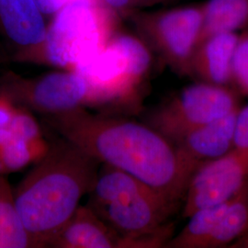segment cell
Masks as SVG:
<instances>
[{
	"instance_id": "cell-19",
	"label": "cell",
	"mask_w": 248,
	"mask_h": 248,
	"mask_svg": "<svg viewBox=\"0 0 248 248\" xmlns=\"http://www.w3.org/2000/svg\"><path fill=\"white\" fill-rule=\"evenodd\" d=\"M107 9L115 12L117 15L129 17L133 12L146 8L143 0H98Z\"/></svg>"
},
{
	"instance_id": "cell-9",
	"label": "cell",
	"mask_w": 248,
	"mask_h": 248,
	"mask_svg": "<svg viewBox=\"0 0 248 248\" xmlns=\"http://www.w3.org/2000/svg\"><path fill=\"white\" fill-rule=\"evenodd\" d=\"M240 108L187 133L174 144L182 173L188 183L200 167L222 157L234 148Z\"/></svg>"
},
{
	"instance_id": "cell-3",
	"label": "cell",
	"mask_w": 248,
	"mask_h": 248,
	"mask_svg": "<svg viewBox=\"0 0 248 248\" xmlns=\"http://www.w3.org/2000/svg\"><path fill=\"white\" fill-rule=\"evenodd\" d=\"M152 65L149 46L139 36L118 31L106 46L74 71L88 84L86 102L141 111Z\"/></svg>"
},
{
	"instance_id": "cell-1",
	"label": "cell",
	"mask_w": 248,
	"mask_h": 248,
	"mask_svg": "<svg viewBox=\"0 0 248 248\" xmlns=\"http://www.w3.org/2000/svg\"><path fill=\"white\" fill-rule=\"evenodd\" d=\"M66 130L93 158L142 180L177 207L184 201L188 182L175 146L145 123L74 111L66 118Z\"/></svg>"
},
{
	"instance_id": "cell-2",
	"label": "cell",
	"mask_w": 248,
	"mask_h": 248,
	"mask_svg": "<svg viewBox=\"0 0 248 248\" xmlns=\"http://www.w3.org/2000/svg\"><path fill=\"white\" fill-rule=\"evenodd\" d=\"M108 167L93 186L107 222L131 240L132 248H166L174 232L169 217L177 206L142 180Z\"/></svg>"
},
{
	"instance_id": "cell-13",
	"label": "cell",
	"mask_w": 248,
	"mask_h": 248,
	"mask_svg": "<svg viewBox=\"0 0 248 248\" xmlns=\"http://www.w3.org/2000/svg\"><path fill=\"white\" fill-rule=\"evenodd\" d=\"M88 84L77 72L56 73L45 77L34 89L40 106L53 110H72L86 101Z\"/></svg>"
},
{
	"instance_id": "cell-14",
	"label": "cell",
	"mask_w": 248,
	"mask_h": 248,
	"mask_svg": "<svg viewBox=\"0 0 248 248\" xmlns=\"http://www.w3.org/2000/svg\"><path fill=\"white\" fill-rule=\"evenodd\" d=\"M248 27V0H207L198 45L210 36L236 32Z\"/></svg>"
},
{
	"instance_id": "cell-8",
	"label": "cell",
	"mask_w": 248,
	"mask_h": 248,
	"mask_svg": "<svg viewBox=\"0 0 248 248\" xmlns=\"http://www.w3.org/2000/svg\"><path fill=\"white\" fill-rule=\"evenodd\" d=\"M248 183V147H234L196 170L184 197L183 216L228 201Z\"/></svg>"
},
{
	"instance_id": "cell-20",
	"label": "cell",
	"mask_w": 248,
	"mask_h": 248,
	"mask_svg": "<svg viewBox=\"0 0 248 248\" xmlns=\"http://www.w3.org/2000/svg\"><path fill=\"white\" fill-rule=\"evenodd\" d=\"M234 147H248V104L240 108L237 114Z\"/></svg>"
},
{
	"instance_id": "cell-24",
	"label": "cell",
	"mask_w": 248,
	"mask_h": 248,
	"mask_svg": "<svg viewBox=\"0 0 248 248\" xmlns=\"http://www.w3.org/2000/svg\"><path fill=\"white\" fill-rule=\"evenodd\" d=\"M145 2V4L147 5V7H152L155 5H158V4H165V3H169L172 0H143Z\"/></svg>"
},
{
	"instance_id": "cell-22",
	"label": "cell",
	"mask_w": 248,
	"mask_h": 248,
	"mask_svg": "<svg viewBox=\"0 0 248 248\" xmlns=\"http://www.w3.org/2000/svg\"><path fill=\"white\" fill-rule=\"evenodd\" d=\"M231 248H248V230L240 236L238 239L234 241L230 246Z\"/></svg>"
},
{
	"instance_id": "cell-17",
	"label": "cell",
	"mask_w": 248,
	"mask_h": 248,
	"mask_svg": "<svg viewBox=\"0 0 248 248\" xmlns=\"http://www.w3.org/2000/svg\"><path fill=\"white\" fill-rule=\"evenodd\" d=\"M3 146V161L9 169H21L30 161L31 154L25 140L12 139Z\"/></svg>"
},
{
	"instance_id": "cell-18",
	"label": "cell",
	"mask_w": 248,
	"mask_h": 248,
	"mask_svg": "<svg viewBox=\"0 0 248 248\" xmlns=\"http://www.w3.org/2000/svg\"><path fill=\"white\" fill-rule=\"evenodd\" d=\"M9 128L12 133V139H21L29 142L38 134L37 125L29 116L17 115L11 118Z\"/></svg>"
},
{
	"instance_id": "cell-23",
	"label": "cell",
	"mask_w": 248,
	"mask_h": 248,
	"mask_svg": "<svg viewBox=\"0 0 248 248\" xmlns=\"http://www.w3.org/2000/svg\"><path fill=\"white\" fill-rule=\"evenodd\" d=\"M10 120H11V116L9 111L4 108H0V128H3L9 125Z\"/></svg>"
},
{
	"instance_id": "cell-16",
	"label": "cell",
	"mask_w": 248,
	"mask_h": 248,
	"mask_svg": "<svg viewBox=\"0 0 248 248\" xmlns=\"http://www.w3.org/2000/svg\"><path fill=\"white\" fill-rule=\"evenodd\" d=\"M232 88L248 96V27L238 36L232 63Z\"/></svg>"
},
{
	"instance_id": "cell-15",
	"label": "cell",
	"mask_w": 248,
	"mask_h": 248,
	"mask_svg": "<svg viewBox=\"0 0 248 248\" xmlns=\"http://www.w3.org/2000/svg\"><path fill=\"white\" fill-rule=\"evenodd\" d=\"M27 230L16 208L0 202V248H25Z\"/></svg>"
},
{
	"instance_id": "cell-6",
	"label": "cell",
	"mask_w": 248,
	"mask_h": 248,
	"mask_svg": "<svg viewBox=\"0 0 248 248\" xmlns=\"http://www.w3.org/2000/svg\"><path fill=\"white\" fill-rule=\"evenodd\" d=\"M128 18L138 36L173 71L191 77V61L202 29L203 3L156 11L137 10Z\"/></svg>"
},
{
	"instance_id": "cell-11",
	"label": "cell",
	"mask_w": 248,
	"mask_h": 248,
	"mask_svg": "<svg viewBox=\"0 0 248 248\" xmlns=\"http://www.w3.org/2000/svg\"><path fill=\"white\" fill-rule=\"evenodd\" d=\"M0 25L16 45L35 46L45 43L47 29L34 0H0Z\"/></svg>"
},
{
	"instance_id": "cell-7",
	"label": "cell",
	"mask_w": 248,
	"mask_h": 248,
	"mask_svg": "<svg viewBox=\"0 0 248 248\" xmlns=\"http://www.w3.org/2000/svg\"><path fill=\"white\" fill-rule=\"evenodd\" d=\"M240 108L231 87L197 82L152 109L143 123L173 145L187 133Z\"/></svg>"
},
{
	"instance_id": "cell-4",
	"label": "cell",
	"mask_w": 248,
	"mask_h": 248,
	"mask_svg": "<svg viewBox=\"0 0 248 248\" xmlns=\"http://www.w3.org/2000/svg\"><path fill=\"white\" fill-rule=\"evenodd\" d=\"M74 145L60 169L39 178L17 199L15 208L27 232L42 233L65 226L82 195L94 186L96 159Z\"/></svg>"
},
{
	"instance_id": "cell-5",
	"label": "cell",
	"mask_w": 248,
	"mask_h": 248,
	"mask_svg": "<svg viewBox=\"0 0 248 248\" xmlns=\"http://www.w3.org/2000/svg\"><path fill=\"white\" fill-rule=\"evenodd\" d=\"M119 18L98 0H75L56 13L47 30L50 62L74 71L102 50L119 31Z\"/></svg>"
},
{
	"instance_id": "cell-21",
	"label": "cell",
	"mask_w": 248,
	"mask_h": 248,
	"mask_svg": "<svg viewBox=\"0 0 248 248\" xmlns=\"http://www.w3.org/2000/svg\"><path fill=\"white\" fill-rule=\"evenodd\" d=\"M38 8L45 15L56 14L61 10L57 0H34Z\"/></svg>"
},
{
	"instance_id": "cell-12",
	"label": "cell",
	"mask_w": 248,
	"mask_h": 248,
	"mask_svg": "<svg viewBox=\"0 0 248 248\" xmlns=\"http://www.w3.org/2000/svg\"><path fill=\"white\" fill-rule=\"evenodd\" d=\"M62 233V243L69 248H132L131 241L110 225L101 222L89 210H77Z\"/></svg>"
},
{
	"instance_id": "cell-10",
	"label": "cell",
	"mask_w": 248,
	"mask_h": 248,
	"mask_svg": "<svg viewBox=\"0 0 248 248\" xmlns=\"http://www.w3.org/2000/svg\"><path fill=\"white\" fill-rule=\"evenodd\" d=\"M239 34L226 32L210 36L196 48L191 77L199 82L232 87V63Z\"/></svg>"
}]
</instances>
